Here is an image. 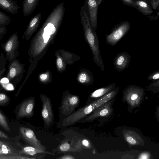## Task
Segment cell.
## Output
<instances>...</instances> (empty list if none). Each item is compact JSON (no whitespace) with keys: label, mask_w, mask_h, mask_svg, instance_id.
<instances>
[{"label":"cell","mask_w":159,"mask_h":159,"mask_svg":"<svg viewBox=\"0 0 159 159\" xmlns=\"http://www.w3.org/2000/svg\"><path fill=\"white\" fill-rule=\"evenodd\" d=\"M65 12L64 3L58 4L52 10L33 38L29 54L31 57L39 55L56 35L63 20Z\"/></svg>","instance_id":"6da1fadb"},{"label":"cell","mask_w":159,"mask_h":159,"mask_svg":"<svg viewBox=\"0 0 159 159\" xmlns=\"http://www.w3.org/2000/svg\"><path fill=\"white\" fill-rule=\"evenodd\" d=\"M80 16L85 40L92 52L93 60L101 70H105V67L101 57L97 35L92 27L88 12L86 1L81 7Z\"/></svg>","instance_id":"7a4b0ae2"},{"label":"cell","mask_w":159,"mask_h":159,"mask_svg":"<svg viewBox=\"0 0 159 159\" xmlns=\"http://www.w3.org/2000/svg\"><path fill=\"white\" fill-rule=\"evenodd\" d=\"M80 102V98L78 96L72 95L68 92L64 93L59 107L60 120L64 119L74 112Z\"/></svg>","instance_id":"3957f363"},{"label":"cell","mask_w":159,"mask_h":159,"mask_svg":"<svg viewBox=\"0 0 159 159\" xmlns=\"http://www.w3.org/2000/svg\"><path fill=\"white\" fill-rule=\"evenodd\" d=\"M144 89L140 87L129 85L123 91L124 99L132 107L139 106L144 95Z\"/></svg>","instance_id":"277c9868"},{"label":"cell","mask_w":159,"mask_h":159,"mask_svg":"<svg viewBox=\"0 0 159 159\" xmlns=\"http://www.w3.org/2000/svg\"><path fill=\"white\" fill-rule=\"evenodd\" d=\"M130 27L128 21L121 22L113 29L109 34L106 35V43L111 46L115 45L128 32Z\"/></svg>","instance_id":"5b68a950"},{"label":"cell","mask_w":159,"mask_h":159,"mask_svg":"<svg viewBox=\"0 0 159 159\" xmlns=\"http://www.w3.org/2000/svg\"><path fill=\"white\" fill-rule=\"evenodd\" d=\"M40 98L42 104L41 114L44 122V126L45 128L48 129L54 123L52 104L49 98L46 95L41 94Z\"/></svg>","instance_id":"8992f818"},{"label":"cell","mask_w":159,"mask_h":159,"mask_svg":"<svg viewBox=\"0 0 159 159\" xmlns=\"http://www.w3.org/2000/svg\"><path fill=\"white\" fill-rule=\"evenodd\" d=\"M19 41L17 32L12 34L3 46L7 59L11 62L15 60L17 56Z\"/></svg>","instance_id":"52a82bcc"},{"label":"cell","mask_w":159,"mask_h":159,"mask_svg":"<svg viewBox=\"0 0 159 159\" xmlns=\"http://www.w3.org/2000/svg\"><path fill=\"white\" fill-rule=\"evenodd\" d=\"M24 67V65L17 59L11 62L7 75L9 81L14 84L19 82L25 72Z\"/></svg>","instance_id":"ba28073f"},{"label":"cell","mask_w":159,"mask_h":159,"mask_svg":"<svg viewBox=\"0 0 159 159\" xmlns=\"http://www.w3.org/2000/svg\"><path fill=\"white\" fill-rule=\"evenodd\" d=\"M19 129L23 138L28 143L37 148L47 151L45 147L37 138L32 130L23 126L19 127Z\"/></svg>","instance_id":"9c48e42d"},{"label":"cell","mask_w":159,"mask_h":159,"mask_svg":"<svg viewBox=\"0 0 159 159\" xmlns=\"http://www.w3.org/2000/svg\"><path fill=\"white\" fill-rule=\"evenodd\" d=\"M106 102L95 110L93 113L81 122H89L100 117H106L110 115L112 111L111 102Z\"/></svg>","instance_id":"30bf717a"},{"label":"cell","mask_w":159,"mask_h":159,"mask_svg":"<svg viewBox=\"0 0 159 159\" xmlns=\"http://www.w3.org/2000/svg\"><path fill=\"white\" fill-rule=\"evenodd\" d=\"M103 0H86L89 17L93 30L97 28V12L99 6Z\"/></svg>","instance_id":"8fae6325"},{"label":"cell","mask_w":159,"mask_h":159,"mask_svg":"<svg viewBox=\"0 0 159 159\" xmlns=\"http://www.w3.org/2000/svg\"><path fill=\"white\" fill-rule=\"evenodd\" d=\"M35 103L34 97L30 98L25 100L20 106L18 117L24 118L32 116L33 114Z\"/></svg>","instance_id":"7c38bea8"},{"label":"cell","mask_w":159,"mask_h":159,"mask_svg":"<svg viewBox=\"0 0 159 159\" xmlns=\"http://www.w3.org/2000/svg\"><path fill=\"white\" fill-rule=\"evenodd\" d=\"M131 56L126 52H122L117 54L115 58L113 64L115 69L119 72L126 69L130 61Z\"/></svg>","instance_id":"4fadbf2b"},{"label":"cell","mask_w":159,"mask_h":159,"mask_svg":"<svg viewBox=\"0 0 159 159\" xmlns=\"http://www.w3.org/2000/svg\"><path fill=\"white\" fill-rule=\"evenodd\" d=\"M41 16V13L39 12L31 18L23 35V39L28 40L31 38L39 25Z\"/></svg>","instance_id":"5bb4252c"},{"label":"cell","mask_w":159,"mask_h":159,"mask_svg":"<svg viewBox=\"0 0 159 159\" xmlns=\"http://www.w3.org/2000/svg\"><path fill=\"white\" fill-rule=\"evenodd\" d=\"M122 133L125 139L129 144L132 145H143L144 144L143 139L135 131L124 130Z\"/></svg>","instance_id":"9a60e30c"},{"label":"cell","mask_w":159,"mask_h":159,"mask_svg":"<svg viewBox=\"0 0 159 159\" xmlns=\"http://www.w3.org/2000/svg\"><path fill=\"white\" fill-rule=\"evenodd\" d=\"M0 8L14 15L18 13L20 7L14 0H0Z\"/></svg>","instance_id":"2e32d148"},{"label":"cell","mask_w":159,"mask_h":159,"mask_svg":"<svg viewBox=\"0 0 159 159\" xmlns=\"http://www.w3.org/2000/svg\"><path fill=\"white\" fill-rule=\"evenodd\" d=\"M39 0H24L22 3L23 16H27L30 15L36 8Z\"/></svg>","instance_id":"e0dca14e"},{"label":"cell","mask_w":159,"mask_h":159,"mask_svg":"<svg viewBox=\"0 0 159 159\" xmlns=\"http://www.w3.org/2000/svg\"><path fill=\"white\" fill-rule=\"evenodd\" d=\"M115 83H111L107 86L98 89L91 93L90 97L92 98H100L116 88Z\"/></svg>","instance_id":"ac0fdd59"},{"label":"cell","mask_w":159,"mask_h":159,"mask_svg":"<svg viewBox=\"0 0 159 159\" xmlns=\"http://www.w3.org/2000/svg\"><path fill=\"white\" fill-rule=\"evenodd\" d=\"M136 8L139 11L145 15H148L153 13V11L144 0H139L135 1Z\"/></svg>","instance_id":"d6986e66"},{"label":"cell","mask_w":159,"mask_h":159,"mask_svg":"<svg viewBox=\"0 0 159 159\" xmlns=\"http://www.w3.org/2000/svg\"><path fill=\"white\" fill-rule=\"evenodd\" d=\"M21 152V153L31 156H34L36 154L40 153L54 155L53 153L48 152L47 151L43 150L33 146H27L23 148L22 149Z\"/></svg>","instance_id":"ffe728a7"},{"label":"cell","mask_w":159,"mask_h":159,"mask_svg":"<svg viewBox=\"0 0 159 159\" xmlns=\"http://www.w3.org/2000/svg\"><path fill=\"white\" fill-rule=\"evenodd\" d=\"M78 80L81 83L89 85L92 84L94 81L92 74L87 71L80 74L78 76Z\"/></svg>","instance_id":"44dd1931"},{"label":"cell","mask_w":159,"mask_h":159,"mask_svg":"<svg viewBox=\"0 0 159 159\" xmlns=\"http://www.w3.org/2000/svg\"><path fill=\"white\" fill-rule=\"evenodd\" d=\"M11 20L10 16L0 11V27H4L8 25Z\"/></svg>","instance_id":"7402d4cb"},{"label":"cell","mask_w":159,"mask_h":159,"mask_svg":"<svg viewBox=\"0 0 159 159\" xmlns=\"http://www.w3.org/2000/svg\"><path fill=\"white\" fill-rule=\"evenodd\" d=\"M0 126L5 130L11 132L10 128L5 116L0 111Z\"/></svg>","instance_id":"603a6c76"},{"label":"cell","mask_w":159,"mask_h":159,"mask_svg":"<svg viewBox=\"0 0 159 159\" xmlns=\"http://www.w3.org/2000/svg\"><path fill=\"white\" fill-rule=\"evenodd\" d=\"M159 79V70L155 71L149 74L147 77V79L152 81L157 80Z\"/></svg>","instance_id":"cb8c5ba5"},{"label":"cell","mask_w":159,"mask_h":159,"mask_svg":"<svg viewBox=\"0 0 159 159\" xmlns=\"http://www.w3.org/2000/svg\"><path fill=\"white\" fill-rule=\"evenodd\" d=\"M56 64L59 70L63 69L64 64L62 58L59 56H57L56 60Z\"/></svg>","instance_id":"d4e9b609"},{"label":"cell","mask_w":159,"mask_h":159,"mask_svg":"<svg viewBox=\"0 0 159 159\" xmlns=\"http://www.w3.org/2000/svg\"><path fill=\"white\" fill-rule=\"evenodd\" d=\"M9 100L7 95L2 93H0V105H3L6 103Z\"/></svg>","instance_id":"484cf974"},{"label":"cell","mask_w":159,"mask_h":159,"mask_svg":"<svg viewBox=\"0 0 159 159\" xmlns=\"http://www.w3.org/2000/svg\"><path fill=\"white\" fill-rule=\"evenodd\" d=\"M70 145L67 142L61 144L59 147V149L61 152H65L68 151L70 149Z\"/></svg>","instance_id":"4316f807"},{"label":"cell","mask_w":159,"mask_h":159,"mask_svg":"<svg viewBox=\"0 0 159 159\" xmlns=\"http://www.w3.org/2000/svg\"><path fill=\"white\" fill-rule=\"evenodd\" d=\"M125 4L130 6L131 7H133L134 8H136V5L135 3V1L134 0H121Z\"/></svg>","instance_id":"83f0119b"},{"label":"cell","mask_w":159,"mask_h":159,"mask_svg":"<svg viewBox=\"0 0 159 159\" xmlns=\"http://www.w3.org/2000/svg\"><path fill=\"white\" fill-rule=\"evenodd\" d=\"M151 3L152 9L156 10L159 5V0H151Z\"/></svg>","instance_id":"f1b7e54d"},{"label":"cell","mask_w":159,"mask_h":159,"mask_svg":"<svg viewBox=\"0 0 159 159\" xmlns=\"http://www.w3.org/2000/svg\"><path fill=\"white\" fill-rule=\"evenodd\" d=\"M49 78V75L48 73H43L39 76V79L42 82H46L47 81Z\"/></svg>","instance_id":"f546056e"},{"label":"cell","mask_w":159,"mask_h":159,"mask_svg":"<svg viewBox=\"0 0 159 159\" xmlns=\"http://www.w3.org/2000/svg\"><path fill=\"white\" fill-rule=\"evenodd\" d=\"M149 154L147 152H143L140 155L138 158L149 159L150 158Z\"/></svg>","instance_id":"4dcf8cb0"},{"label":"cell","mask_w":159,"mask_h":159,"mask_svg":"<svg viewBox=\"0 0 159 159\" xmlns=\"http://www.w3.org/2000/svg\"><path fill=\"white\" fill-rule=\"evenodd\" d=\"M7 28L5 27H0V37H2L7 32Z\"/></svg>","instance_id":"1f68e13d"},{"label":"cell","mask_w":159,"mask_h":159,"mask_svg":"<svg viewBox=\"0 0 159 159\" xmlns=\"http://www.w3.org/2000/svg\"><path fill=\"white\" fill-rule=\"evenodd\" d=\"M6 69L5 67L4 66L2 67V66H0V88H1L0 80L5 71Z\"/></svg>","instance_id":"d6a6232c"},{"label":"cell","mask_w":159,"mask_h":159,"mask_svg":"<svg viewBox=\"0 0 159 159\" xmlns=\"http://www.w3.org/2000/svg\"><path fill=\"white\" fill-rule=\"evenodd\" d=\"M82 143L84 146L87 148H89L90 147V144L89 141L86 139H84L82 140Z\"/></svg>","instance_id":"836d02e7"},{"label":"cell","mask_w":159,"mask_h":159,"mask_svg":"<svg viewBox=\"0 0 159 159\" xmlns=\"http://www.w3.org/2000/svg\"><path fill=\"white\" fill-rule=\"evenodd\" d=\"M58 158L60 159H74L75 158L70 155H65Z\"/></svg>","instance_id":"e575fe53"},{"label":"cell","mask_w":159,"mask_h":159,"mask_svg":"<svg viewBox=\"0 0 159 159\" xmlns=\"http://www.w3.org/2000/svg\"><path fill=\"white\" fill-rule=\"evenodd\" d=\"M0 137L7 139L9 138V136L0 130Z\"/></svg>","instance_id":"d590c367"},{"label":"cell","mask_w":159,"mask_h":159,"mask_svg":"<svg viewBox=\"0 0 159 159\" xmlns=\"http://www.w3.org/2000/svg\"><path fill=\"white\" fill-rule=\"evenodd\" d=\"M2 143H3L2 141H0V144Z\"/></svg>","instance_id":"8d00e7d4"}]
</instances>
